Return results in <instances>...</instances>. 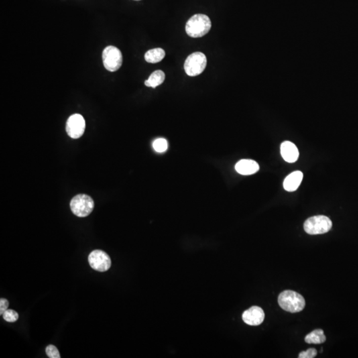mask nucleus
<instances>
[{
  "instance_id": "nucleus-2",
  "label": "nucleus",
  "mask_w": 358,
  "mask_h": 358,
  "mask_svg": "<svg viewBox=\"0 0 358 358\" xmlns=\"http://www.w3.org/2000/svg\"><path fill=\"white\" fill-rule=\"evenodd\" d=\"M211 27V21L207 15L196 14L188 19L185 29L188 36L199 38L207 34Z\"/></svg>"
},
{
  "instance_id": "nucleus-19",
  "label": "nucleus",
  "mask_w": 358,
  "mask_h": 358,
  "mask_svg": "<svg viewBox=\"0 0 358 358\" xmlns=\"http://www.w3.org/2000/svg\"><path fill=\"white\" fill-rule=\"evenodd\" d=\"M317 355V350L315 348H310L306 350V351H303L300 352L298 358H315L316 356Z\"/></svg>"
},
{
  "instance_id": "nucleus-20",
  "label": "nucleus",
  "mask_w": 358,
  "mask_h": 358,
  "mask_svg": "<svg viewBox=\"0 0 358 358\" xmlns=\"http://www.w3.org/2000/svg\"><path fill=\"white\" fill-rule=\"evenodd\" d=\"M9 307V302L8 300L5 299V298H1L0 299V315H3Z\"/></svg>"
},
{
  "instance_id": "nucleus-7",
  "label": "nucleus",
  "mask_w": 358,
  "mask_h": 358,
  "mask_svg": "<svg viewBox=\"0 0 358 358\" xmlns=\"http://www.w3.org/2000/svg\"><path fill=\"white\" fill-rule=\"evenodd\" d=\"M88 262L92 269L99 272H105L109 270L112 265L109 255L100 249H96L90 253Z\"/></svg>"
},
{
  "instance_id": "nucleus-4",
  "label": "nucleus",
  "mask_w": 358,
  "mask_h": 358,
  "mask_svg": "<svg viewBox=\"0 0 358 358\" xmlns=\"http://www.w3.org/2000/svg\"><path fill=\"white\" fill-rule=\"evenodd\" d=\"M72 213L80 218L86 217L91 214L94 208V202L86 194H78L74 196L70 203Z\"/></svg>"
},
{
  "instance_id": "nucleus-14",
  "label": "nucleus",
  "mask_w": 358,
  "mask_h": 358,
  "mask_svg": "<svg viewBox=\"0 0 358 358\" xmlns=\"http://www.w3.org/2000/svg\"><path fill=\"white\" fill-rule=\"evenodd\" d=\"M165 74L162 70H158L153 72L148 80H145V84L147 87L156 88L165 81Z\"/></svg>"
},
{
  "instance_id": "nucleus-8",
  "label": "nucleus",
  "mask_w": 358,
  "mask_h": 358,
  "mask_svg": "<svg viewBox=\"0 0 358 358\" xmlns=\"http://www.w3.org/2000/svg\"><path fill=\"white\" fill-rule=\"evenodd\" d=\"M85 127L86 123L83 116L76 114L68 118L66 122V130L71 138L78 139L84 134Z\"/></svg>"
},
{
  "instance_id": "nucleus-6",
  "label": "nucleus",
  "mask_w": 358,
  "mask_h": 358,
  "mask_svg": "<svg viewBox=\"0 0 358 358\" xmlns=\"http://www.w3.org/2000/svg\"><path fill=\"white\" fill-rule=\"evenodd\" d=\"M102 59L104 67L110 72L117 71L120 68L123 62L120 50L114 46H108L104 49Z\"/></svg>"
},
{
  "instance_id": "nucleus-13",
  "label": "nucleus",
  "mask_w": 358,
  "mask_h": 358,
  "mask_svg": "<svg viewBox=\"0 0 358 358\" xmlns=\"http://www.w3.org/2000/svg\"><path fill=\"white\" fill-rule=\"evenodd\" d=\"M165 52L163 49L156 48L151 49L145 55V59L149 63H157L165 58Z\"/></svg>"
},
{
  "instance_id": "nucleus-11",
  "label": "nucleus",
  "mask_w": 358,
  "mask_h": 358,
  "mask_svg": "<svg viewBox=\"0 0 358 358\" xmlns=\"http://www.w3.org/2000/svg\"><path fill=\"white\" fill-rule=\"evenodd\" d=\"M235 169L239 174L251 175L259 170V166L256 161L251 159H241L236 163Z\"/></svg>"
},
{
  "instance_id": "nucleus-12",
  "label": "nucleus",
  "mask_w": 358,
  "mask_h": 358,
  "mask_svg": "<svg viewBox=\"0 0 358 358\" xmlns=\"http://www.w3.org/2000/svg\"><path fill=\"white\" fill-rule=\"evenodd\" d=\"M303 174L300 171H295L285 178L283 186L287 191H295L301 183Z\"/></svg>"
},
{
  "instance_id": "nucleus-10",
  "label": "nucleus",
  "mask_w": 358,
  "mask_h": 358,
  "mask_svg": "<svg viewBox=\"0 0 358 358\" xmlns=\"http://www.w3.org/2000/svg\"><path fill=\"white\" fill-rule=\"evenodd\" d=\"M281 153L283 159L287 162H296L299 156V152L294 143L291 141H284L281 145Z\"/></svg>"
},
{
  "instance_id": "nucleus-16",
  "label": "nucleus",
  "mask_w": 358,
  "mask_h": 358,
  "mask_svg": "<svg viewBox=\"0 0 358 358\" xmlns=\"http://www.w3.org/2000/svg\"><path fill=\"white\" fill-rule=\"evenodd\" d=\"M153 147L157 152L163 153L166 151L168 148V142L165 139H157L153 142Z\"/></svg>"
},
{
  "instance_id": "nucleus-18",
  "label": "nucleus",
  "mask_w": 358,
  "mask_h": 358,
  "mask_svg": "<svg viewBox=\"0 0 358 358\" xmlns=\"http://www.w3.org/2000/svg\"><path fill=\"white\" fill-rule=\"evenodd\" d=\"M47 355L50 358H60V353H59L58 349L56 346L53 345H49L46 348Z\"/></svg>"
},
{
  "instance_id": "nucleus-5",
  "label": "nucleus",
  "mask_w": 358,
  "mask_h": 358,
  "mask_svg": "<svg viewBox=\"0 0 358 358\" xmlns=\"http://www.w3.org/2000/svg\"><path fill=\"white\" fill-rule=\"evenodd\" d=\"M207 59L204 53L196 52L190 55L184 62V70L189 76H196L205 70Z\"/></svg>"
},
{
  "instance_id": "nucleus-21",
  "label": "nucleus",
  "mask_w": 358,
  "mask_h": 358,
  "mask_svg": "<svg viewBox=\"0 0 358 358\" xmlns=\"http://www.w3.org/2000/svg\"><path fill=\"white\" fill-rule=\"evenodd\" d=\"M135 1H139V0H135Z\"/></svg>"
},
{
  "instance_id": "nucleus-3",
  "label": "nucleus",
  "mask_w": 358,
  "mask_h": 358,
  "mask_svg": "<svg viewBox=\"0 0 358 358\" xmlns=\"http://www.w3.org/2000/svg\"><path fill=\"white\" fill-rule=\"evenodd\" d=\"M332 227L331 220L327 216L322 215L312 216L306 220L304 224V231L310 235L327 233Z\"/></svg>"
},
{
  "instance_id": "nucleus-15",
  "label": "nucleus",
  "mask_w": 358,
  "mask_h": 358,
  "mask_svg": "<svg viewBox=\"0 0 358 358\" xmlns=\"http://www.w3.org/2000/svg\"><path fill=\"white\" fill-rule=\"evenodd\" d=\"M326 339L323 330L316 329L307 334L304 340L307 344H319L325 342Z\"/></svg>"
},
{
  "instance_id": "nucleus-1",
  "label": "nucleus",
  "mask_w": 358,
  "mask_h": 358,
  "mask_svg": "<svg viewBox=\"0 0 358 358\" xmlns=\"http://www.w3.org/2000/svg\"><path fill=\"white\" fill-rule=\"evenodd\" d=\"M279 306L285 311L297 313L302 311L305 306V300L299 293L293 291H285L279 295Z\"/></svg>"
},
{
  "instance_id": "nucleus-9",
  "label": "nucleus",
  "mask_w": 358,
  "mask_h": 358,
  "mask_svg": "<svg viewBox=\"0 0 358 358\" xmlns=\"http://www.w3.org/2000/svg\"><path fill=\"white\" fill-rule=\"evenodd\" d=\"M242 319L248 325H260L265 319V312L259 306H252L243 312Z\"/></svg>"
},
{
  "instance_id": "nucleus-17",
  "label": "nucleus",
  "mask_w": 358,
  "mask_h": 358,
  "mask_svg": "<svg viewBox=\"0 0 358 358\" xmlns=\"http://www.w3.org/2000/svg\"><path fill=\"white\" fill-rule=\"evenodd\" d=\"M3 318L8 322H15L19 319V314L13 310L7 309L3 314Z\"/></svg>"
}]
</instances>
